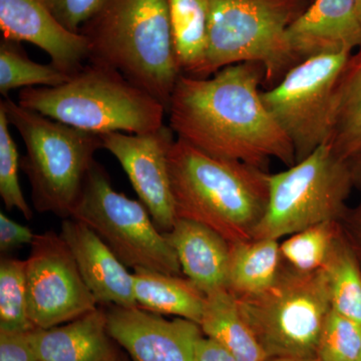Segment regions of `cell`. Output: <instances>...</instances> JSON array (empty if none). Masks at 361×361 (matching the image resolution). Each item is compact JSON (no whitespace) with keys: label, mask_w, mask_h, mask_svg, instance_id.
<instances>
[{"label":"cell","mask_w":361,"mask_h":361,"mask_svg":"<svg viewBox=\"0 0 361 361\" xmlns=\"http://www.w3.org/2000/svg\"><path fill=\"white\" fill-rule=\"evenodd\" d=\"M258 63L228 66L212 78L180 75L171 96L170 128L179 139L218 158L264 169L271 159L292 167L293 147L261 99Z\"/></svg>","instance_id":"6da1fadb"},{"label":"cell","mask_w":361,"mask_h":361,"mask_svg":"<svg viewBox=\"0 0 361 361\" xmlns=\"http://www.w3.org/2000/svg\"><path fill=\"white\" fill-rule=\"evenodd\" d=\"M168 159L177 218L208 226L230 244L253 239L269 201L264 169L210 155L179 137Z\"/></svg>","instance_id":"7a4b0ae2"},{"label":"cell","mask_w":361,"mask_h":361,"mask_svg":"<svg viewBox=\"0 0 361 361\" xmlns=\"http://www.w3.org/2000/svg\"><path fill=\"white\" fill-rule=\"evenodd\" d=\"M80 33L89 61L116 68L169 109L182 75L176 59L168 0H106Z\"/></svg>","instance_id":"3957f363"},{"label":"cell","mask_w":361,"mask_h":361,"mask_svg":"<svg viewBox=\"0 0 361 361\" xmlns=\"http://www.w3.org/2000/svg\"><path fill=\"white\" fill-rule=\"evenodd\" d=\"M18 104L77 129L102 135L146 134L163 127L167 110L116 68L92 63L59 87H25Z\"/></svg>","instance_id":"277c9868"},{"label":"cell","mask_w":361,"mask_h":361,"mask_svg":"<svg viewBox=\"0 0 361 361\" xmlns=\"http://www.w3.org/2000/svg\"><path fill=\"white\" fill-rule=\"evenodd\" d=\"M313 0H207L208 44L199 78L228 66L258 63L264 87L279 84L297 66L287 30Z\"/></svg>","instance_id":"5b68a950"},{"label":"cell","mask_w":361,"mask_h":361,"mask_svg":"<svg viewBox=\"0 0 361 361\" xmlns=\"http://www.w3.org/2000/svg\"><path fill=\"white\" fill-rule=\"evenodd\" d=\"M0 106L25 142L20 169L30 180L35 210L71 218L94 155L104 149L101 135L27 110L8 97Z\"/></svg>","instance_id":"8992f818"},{"label":"cell","mask_w":361,"mask_h":361,"mask_svg":"<svg viewBox=\"0 0 361 361\" xmlns=\"http://www.w3.org/2000/svg\"><path fill=\"white\" fill-rule=\"evenodd\" d=\"M236 299L240 312L270 360H315L318 341L331 310L324 269L299 272L282 263L269 288Z\"/></svg>","instance_id":"52a82bcc"},{"label":"cell","mask_w":361,"mask_h":361,"mask_svg":"<svg viewBox=\"0 0 361 361\" xmlns=\"http://www.w3.org/2000/svg\"><path fill=\"white\" fill-rule=\"evenodd\" d=\"M353 188L348 161L329 144L283 172L269 176V201L253 239L290 236L319 223L341 221Z\"/></svg>","instance_id":"ba28073f"},{"label":"cell","mask_w":361,"mask_h":361,"mask_svg":"<svg viewBox=\"0 0 361 361\" xmlns=\"http://www.w3.org/2000/svg\"><path fill=\"white\" fill-rule=\"evenodd\" d=\"M71 218L84 223L126 267L182 274L177 254L142 202L114 189L110 176L94 161Z\"/></svg>","instance_id":"9c48e42d"},{"label":"cell","mask_w":361,"mask_h":361,"mask_svg":"<svg viewBox=\"0 0 361 361\" xmlns=\"http://www.w3.org/2000/svg\"><path fill=\"white\" fill-rule=\"evenodd\" d=\"M351 54L305 59L292 68L279 84L261 90L266 109L293 147L296 163L329 144L334 87Z\"/></svg>","instance_id":"30bf717a"},{"label":"cell","mask_w":361,"mask_h":361,"mask_svg":"<svg viewBox=\"0 0 361 361\" xmlns=\"http://www.w3.org/2000/svg\"><path fill=\"white\" fill-rule=\"evenodd\" d=\"M26 300L30 322L40 329L65 324L99 306L58 233L35 234L26 259Z\"/></svg>","instance_id":"8fae6325"},{"label":"cell","mask_w":361,"mask_h":361,"mask_svg":"<svg viewBox=\"0 0 361 361\" xmlns=\"http://www.w3.org/2000/svg\"><path fill=\"white\" fill-rule=\"evenodd\" d=\"M174 132L164 125L146 134H102L104 149L115 157L142 205L161 233L171 231L176 215L169 172V152Z\"/></svg>","instance_id":"7c38bea8"},{"label":"cell","mask_w":361,"mask_h":361,"mask_svg":"<svg viewBox=\"0 0 361 361\" xmlns=\"http://www.w3.org/2000/svg\"><path fill=\"white\" fill-rule=\"evenodd\" d=\"M106 312L109 334L132 361H194L204 336L198 323L168 320L139 306H106Z\"/></svg>","instance_id":"4fadbf2b"},{"label":"cell","mask_w":361,"mask_h":361,"mask_svg":"<svg viewBox=\"0 0 361 361\" xmlns=\"http://www.w3.org/2000/svg\"><path fill=\"white\" fill-rule=\"evenodd\" d=\"M4 39L26 42L47 52L51 63L73 75L89 61V40L61 25L42 0H0Z\"/></svg>","instance_id":"5bb4252c"},{"label":"cell","mask_w":361,"mask_h":361,"mask_svg":"<svg viewBox=\"0 0 361 361\" xmlns=\"http://www.w3.org/2000/svg\"><path fill=\"white\" fill-rule=\"evenodd\" d=\"M59 235L99 305L137 306L133 273L96 233L84 223L68 218L63 220Z\"/></svg>","instance_id":"9a60e30c"},{"label":"cell","mask_w":361,"mask_h":361,"mask_svg":"<svg viewBox=\"0 0 361 361\" xmlns=\"http://www.w3.org/2000/svg\"><path fill=\"white\" fill-rule=\"evenodd\" d=\"M297 65L322 54L353 52L361 47L355 0H313L287 30Z\"/></svg>","instance_id":"2e32d148"},{"label":"cell","mask_w":361,"mask_h":361,"mask_svg":"<svg viewBox=\"0 0 361 361\" xmlns=\"http://www.w3.org/2000/svg\"><path fill=\"white\" fill-rule=\"evenodd\" d=\"M30 337L39 361H116L123 353L109 334L106 306L65 324L30 330Z\"/></svg>","instance_id":"e0dca14e"},{"label":"cell","mask_w":361,"mask_h":361,"mask_svg":"<svg viewBox=\"0 0 361 361\" xmlns=\"http://www.w3.org/2000/svg\"><path fill=\"white\" fill-rule=\"evenodd\" d=\"M177 254L183 274L204 293L226 288L230 243L208 226L177 218L164 233Z\"/></svg>","instance_id":"ac0fdd59"},{"label":"cell","mask_w":361,"mask_h":361,"mask_svg":"<svg viewBox=\"0 0 361 361\" xmlns=\"http://www.w3.org/2000/svg\"><path fill=\"white\" fill-rule=\"evenodd\" d=\"M133 279L140 308L157 314L178 316L200 325L206 294L189 278L135 269Z\"/></svg>","instance_id":"d6986e66"},{"label":"cell","mask_w":361,"mask_h":361,"mask_svg":"<svg viewBox=\"0 0 361 361\" xmlns=\"http://www.w3.org/2000/svg\"><path fill=\"white\" fill-rule=\"evenodd\" d=\"M200 326L204 336L218 342L238 361L270 360L227 288L206 294Z\"/></svg>","instance_id":"ffe728a7"},{"label":"cell","mask_w":361,"mask_h":361,"mask_svg":"<svg viewBox=\"0 0 361 361\" xmlns=\"http://www.w3.org/2000/svg\"><path fill=\"white\" fill-rule=\"evenodd\" d=\"M279 240L230 244L226 288L236 298L256 295L274 283L282 267Z\"/></svg>","instance_id":"44dd1931"},{"label":"cell","mask_w":361,"mask_h":361,"mask_svg":"<svg viewBox=\"0 0 361 361\" xmlns=\"http://www.w3.org/2000/svg\"><path fill=\"white\" fill-rule=\"evenodd\" d=\"M329 144L344 161L361 149V47L349 56L334 87Z\"/></svg>","instance_id":"7402d4cb"},{"label":"cell","mask_w":361,"mask_h":361,"mask_svg":"<svg viewBox=\"0 0 361 361\" xmlns=\"http://www.w3.org/2000/svg\"><path fill=\"white\" fill-rule=\"evenodd\" d=\"M176 59L180 73L198 78L208 44L207 0H168Z\"/></svg>","instance_id":"603a6c76"},{"label":"cell","mask_w":361,"mask_h":361,"mask_svg":"<svg viewBox=\"0 0 361 361\" xmlns=\"http://www.w3.org/2000/svg\"><path fill=\"white\" fill-rule=\"evenodd\" d=\"M331 308L361 325V268L343 230L324 267Z\"/></svg>","instance_id":"cb8c5ba5"},{"label":"cell","mask_w":361,"mask_h":361,"mask_svg":"<svg viewBox=\"0 0 361 361\" xmlns=\"http://www.w3.org/2000/svg\"><path fill=\"white\" fill-rule=\"evenodd\" d=\"M73 75L49 63L40 65L28 58L20 42L2 37L0 42V92L8 97L13 90L25 87H59Z\"/></svg>","instance_id":"d4e9b609"},{"label":"cell","mask_w":361,"mask_h":361,"mask_svg":"<svg viewBox=\"0 0 361 361\" xmlns=\"http://www.w3.org/2000/svg\"><path fill=\"white\" fill-rule=\"evenodd\" d=\"M341 233V221H326L294 233L280 243L282 263L299 272L323 269Z\"/></svg>","instance_id":"484cf974"},{"label":"cell","mask_w":361,"mask_h":361,"mask_svg":"<svg viewBox=\"0 0 361 361\" xmlns=\"http://www.w3.org/2000/svg\"><path fill=\"white\" fill-rule=\"evenodd\" d=\"M0 329H35L27 315L26 260L6 255L0 259Z\"/></svg>","instance_id":"4316f807"},{"label":"cell","mask_w":361,"mask_h":361,"mask_svg":"<svg viewBox=\"0 0 361 361\" xmlns=\"http://www.w3.org/2000/svg\"><path fill=\"white\" fill-rule=\"evenodd\" d=\"M9 126L6 110L0 106V197L6 210L16 209L26 220H32L33 212L23 196L18 179L20 155Z\"/></svg>","instance_id":"83f0119b"},{"label":"cell","mask_w":361,"mask_h":361,"mask_svg":"<svg viewBox=\"0 0 361 361\" xmlns=\"http://www.w3.org/2000/svg\"><path fill=\"white\" fill-rule=\"evenodd\" d=\"M361 325L330 310L316 349L315 361H357Z\"/></svg>","instance_id":"f1b7e54d"},{"label":"cell","mask_w":361,"mask_h":361,"mask_svg":"<svg viewBox=\"0 0 361 361\" xmlns=\"http://www.w3.org/2000/svg\"><path fill=\"white\" fill-rule=\"evenodd\" d=\"M63 26L73 32H80L106 0H42Z\"/></svg>","instance_id":"f546056e"},{"label":"cell","mask_w":361,"mask_h":361,"mask_svg":"<svg viewBox=\"0 0 361 361\" xmlns=\"http://www.w3.org/2000/svg\"><path fill=\"white\" fill-rule=\"evenodd\" d=\"M30 332L0 329V361H39Z\"/></svg>","instance_id":"4dcf8cb0"},{"label":"cell","mask_w":361,"mask_h":361,"mask_svg":"<svg viewBox=\"0 0 361 361\" xmlns=\"http://www.w3.org/2000/svg\"><path fill=\"white\" fill-rule=\"evenodd\" d=\"M35 234L27 226L20 224L0 212V251L6 255L25 245H32Z\"/></svg>","instance_id":"1f68e13d"},{"label":"cell","mask_w":361,"mask_h":361,"mask_svg":"<svg viewBox=\"0 0 361 361\" xmlns=\"http://www.w3.org/2000/svg\"><path fill=\"white\" fill-rule=\"evenodd\" d=\"M341 222L344 236L355 252L361 268V203L355 208H348Z\"/></svg>","instance_id":"d6a6232c"},{"label":"cell","mask_w":361,"mask_h":361,"mask_svg":"<svg viewBox=\"0 0 361 361\" xmlns=\"http://www.w3.org/2000/svg\"><path fill=\"white\" fill-rule=\"evenodd\" d=\"M194 361H238L218 342L203 336L195 350Z\"/></svg>","instance_id":"836d02e7"},{"label":"cell","mask_w":361,"mask_h":361,"mask_svg":"<svg viewBox=\"0 0 361 361\" xmlns=\"http://www.w3.org/2000/svg\"><path fill=\"white\" fill-rule=\"evenodd\" d=\"M346 161H348L349 171H350L353 188L361 195V149Z\"/></svg>","instance_id":"e575fe53"},{"label":"cell","mask_w":361,"mask_h":361,"mask_svg":"<svg viewBox=\"0 0 361 361\" xmlns=\"http://www.w3.org/2000/svg\"><path fill=\"white\" fill-rule=\"evenodd\" d=\"M356 13H357L358 20L361 25V0H355Z\"/></svg>","instance_id":"d590c367"},{"label":"cell","mask_w":361,"mask_h":361,"mask_svg":"<svg viewBox=\"0 0 361 361\" xmlns=\"http://www.w3.org/2000/svg\"><path fill=\"white\" fill-rule=\"evenodd\" d=\"M268 361H315V360H295V358H272Z\"/></svg>","instance_id":"8d00e7d4"},{"label":"cell","mask_w":361,"mask_h":361,"mask_svg":"<svg viewBox=\"0 0 361 361\" xmlns=\"http://www.w3.org/2000/svg\"><path fill=\"white\" fill-rule=\"evenodd\" d=\"M116 361H130L129 355L127 353H122V355H120V357Z\"/></svg>","instance_id":"74e56055"},{"label":"cell","mask_w":361,"mask_h":361,"mask_svg":"<svg viewBox=\"0 0 361 361\" xmlns=\"http://www.w3.org/2000/svg\"><path fill=\"white\" fill-rule=\"evenodd\" d=\"M357 361H361V348H360V355H358V360H357Z\"/></svg>","instance_id":"f35d334b"}]
</instances>
